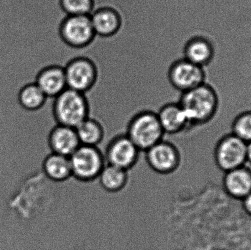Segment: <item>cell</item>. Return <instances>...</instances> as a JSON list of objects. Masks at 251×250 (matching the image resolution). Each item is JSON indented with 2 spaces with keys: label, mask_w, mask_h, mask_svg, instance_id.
I'll use <instances>...</instances> for the list:
<instances>
[{
  "label": "cell",
  "mask_w": 251,
  "mask_h": 250,
  "mask_svg": "<svg viewBox=\"0 0 251 250\" xmlns=\"http://www.w3.org/2000/svg\"><path fill=\"white\" fill-rule=\"evenodd\" d=\"M183 58L193 64L203 67L213 58L214 48L212 43L203 37H193L188 40L183 49Z\"/></svg>",
  "instance_id": "obj_16"
},
{
  "label": "cell",
  "mask_w": 251,
  "mask_h": 250,
  "mask_svg": "<svg viewBox=\"0 0 251 250\" xmlns=\"http://www.w3.org/2000/svg\"><path fill=\"white\" fill-rule=\"evenodd\" d=\"M91 22L97 36L108 38L116 35L122 26L120 12L112 6H101L91 14Z\"/></svg>",
  "instance_id": "obj_12"
},
{
  "label": "cell",
  "mask_w": 251,
  "mask_h": 250,
  "mask_svg": "<svg viewBox=\"0 0 251 250\" xmlns=\"http://www.w3.org/2000/svg\"><path fill=\"white\" fill-rule=\"evenodd\" d=\"M43 172L46 177L54 183H64L72 178L70 159L51 153L43 161Z\"/></svg>",
  "instance_id": "obj_17"
},
{
  "label": "cell",
  "mask_w": 251,
  "mask_h": 250,
  "mask_svg": "<svg viewBox=\"0 0 251 250\" xmlns=\"http://www.w3.org/2000/svg\"><path fill=\"white\" fill-rule=\"evenodd\" d=\"M178 102L191 128L207 123L218 110V95L212 87L205 83L182 92Z\"/></svg>",
  "instance_id": "obj_1"
},
{
  "label": "cell",
  "mask_w": 251,
  "mask_h": 250,
  "mask_svg": "<svg viewBox=\"0 0 251 250\" xmlns=\"http://www.w3.org/2000/svg\"><path fill=\"white\" fill-rule=\"evenodd\" d=\"M47 98L35 82L25 85L18 95V101L21 107L31 112L42 108L45 105Z\"/></svg>",
  "instance_id": "obj_20"
},
{
  "label": "cell",
  "mask_w": 251,
  "mask_h": 250,
  "mask_svg": "<svg viewBox=\"0 0 251 250\" xmlns=\"http://www.w3.org/2000/svg\"><path fill=\"white\" fill-rule=\"evenodd\" d=\"M125 134L141 152L147 151L165 136L156 112L149 110H140L131 116Z\"/></svg>",
  "instance_id": "obj_3"
},
{
  "label": "cell",
  "mask_w": 251,
  "mask_h": 250,
  "mask_svg": "<svg viewBox=\"0 0 251 250\" xmlns=\"http://www.w3.org/2000/svg\"><path fill=\"white\" fill-rule=\"evenodd\" d=\"M63 67L69 89L86 94L94 88L98 81V67L89 57H74Z\"/></svg>",
  "instance_id": "obj_7"
},
{
  "label": "cell",
  "mask_w": 251,
  "mask_h": 250,
  "mask_svg": "<svg viewBox=\"0 0 251 250\" xmlns=\"http://www.w3.org/2000/svg\"><path fill=\"white\" fill-rule=\"evenodd\" d=\"M246 148L247 143L232 133L223 136L215 150L217 166L225 173L245 166Z\"/></svg>",
  "instance_id": "obj_9"
},
{
  "label": "cell",
  "mask_w": 251,
  "mask_h": 250,
  "mask_svg": "<svg viewBox=\"0 0 251 250\" xmlns=\"http://www.w3.org/2000/svg\"><path fill=\"white\" fill-rule=\"evenodd\" d=\"M242 201H243V209L251 217V192Z\"/></svg>",
  "instance_id": "obj_23"
},
{
  "label": "cell",
  "mask_w": 251,
  "mask_h": 250,
  "mask_svg": "<svg viewBox=\"0 0 251 250\" xmlns=\"http://www.w3.org/2000/svg\"><path fill=\"white\" fill-rule=\"evenodd\" d=\"M90 16H66L63 18L59 25L58 33L66 45L80 49L94 42L97 35Z\"/></svg>",
  "instance_id": "obj_6"
},
{
  "label": "cell",
  "mask_w": 251,
  "mask_h": 250,
  "mask_svg": "<svg viewBox=\"0 0 251 250\" xmlns=\"http://www.w3.org/2000/svg\"><path fill=\"white\" fill-rule=\"evenodd\" d=\"M80 145L99 147L105 136V129L97 119L90 116L76 128Z\"/></svg>",
  "instance_id": "obj_19"
},
{
  "label": "cell",
  "mask_w": 251,
  "mask_h": 250,
  "mask_svg": "<svg viewBox=\"0 0 251 250\" xmlns=\"http://www.w3.org/2000/svg\"><path fill=\"white\" fill-rule=\"evenodd\" d=\"M145 160L151 170L161 176L175 174L182 163V156L176 145L164 138L145 151Z\"/></svg>",
  "instance_id": "obj_5"
},
{
  "label": "cell",
  "mask_w": 251,
  "mask_h": 250,
  "mask_svg": "<svg viewBox=\"0 0 251 250\" xmlns=\"http://www.w3.org/2000/svg\"><path fill=\"white\" fill-rule=\"evenodd\" d=\"M223 184L230 197L243 201L251 192V170L243 166L226 172Z\"/></svg>",
  "instance_id": "obj_15"
},
{
  "label": "cell",
  "mask_w": 251,
  "mask_h": 250,
  "mask_svg": "<svg viewBox=\"0 0 251 250\" xmlns=\"http://www.w3.org/2000/svg\"><path fill=\"white\" fill-rule=\"evenodd\" d=\"M54 99L52 114L57 124L76 129L91 116V105L86 94L67 88Z\"/></svg>",
  "instance_id": "obj_2"
},
{
  "label": "cell",
  "mask_w": 251,
  "mask_h": 250,
  "mask_svg": "<svg viewBox=\"0 0 251 250\" xmlns=\"http://www.w3.org/2000/svg\"><path fill=\"white\" fill-rule=\"evenodd\" d=\"M48 145L51 153L70 157L80 142L75 128L56 124L49 134Z\"/></svg>",
  "instance_id": "obj_14"
},
{
  "label": "cell",
  "mask_w": 251,
  "mask_h": 250,
  "mask_svg": "<svg viewBox=\"0 0 251 250\" xmlns=\"http://www.w3.org/2000/svg\"><path fill=\"white\" fill-rule=\"evenodd\" d=\"M246 161L251 164V142L247 144V148H246Z\"/></svg>",
  "instance_id": "obj_24"
},
{
  "label": "cell",
  "mask_w": 251,
  "mask_h": 250,
  "mask_svg": "<svg viewBox=\"0 0 251 250\" xmlns=\"http://www.w3.org/2000/svg\"><path fill=\"white\" fill-rule=\"evenodd\" d=\"M103 153L106 164L129 172L138 163L141 151L128 136L123 133L111 138Z\"/></svg>",
  "instance_id": "obj_8"
},
{
  "label": "cell",
  "mask_w": 251,
  "mask_h": 250,
  "mask_svg": "<svg viewBox=\"0 0 251 250\" xmlns=\"http://www.w3.org/2000/svg\"><path fill=\"white\" fill-rule=\"evenodd\" d=\"M69 159L72 178L81 183L97 181L106 165L104 153L99 147L80 145Z\"/></svg>",
  "instance_id": "obj_4"
},
{
  "label": "cell",
  "mask_w": 251,
  "mask_h": 250,
  "mask_svg": "<svg viewBox=\"0 0 251 250\" xmlns=\"http://www.w3.org/2000/svg\"><path fill=\"white\" fill-rule=\"evenodd\" d=\"M156 114L165 135L175 136L191 129L185 113L178 102L163 104Z\"/></svg>",
  "instance_id": "obj_11"
},
{
  "label": "cell",
  "mask_w": 251,
  "mask_h": 250,
  "mask_svg": "<svg viewBox=\"0 0 251 250\" xmlns=\"http://www.w3.org/2000/svg\"><path fill=\"white\" fill-rule=\"evenodd\" d=\"M35 83L47 98H55L68 88L64 67L59 65L46 66L38 72Z\"/></svg>",
  "instance_id": "obj_13"
},
{
  "label": "cell",
  "mask_w": 251,
  "mask_h": 250,
  "mask_svg": "<svg viewBox=\"0 0 251 250\" xmlns=\"http://www.w3.org/2000/svg\"><path fill=\"white\" fill-rule=\"evenodd\" d=\"M66 16H90L95 10V0H59Z\"/></svg>",
  "instance_id": "obj_21"
},
{
  "label": "cell",
  "mask_w": 251,
  "mask_h": 250,
  "mask_svg": "<svg viewBox=\"0 0 251 250\" xmlns=\"http://www.w3.org/2000/svg\"><path fill=\"white\" fill-rule=\"evenodd\" d=\"M97 181L104 192L118 194L123 192L129 182L128 171L106 164Z\"/></svg>",
  "instance_id": "obj_18"
},
{
  "label": "cell",
  "mask_w": 251,
  "mask_h": 250,
  "mask_svg": "<svg viewBox=\"0 0 251 250\" xmlns=\"http://www.w3.org/2000/svg\"><path fill=\"white\" fill-rule=\"evenodd\" d=\"M168 79L174 89L182 93L205 83L204 70L186 59H178L170 65Z\"/></svg>",
  "instance_id": "obj_10"
},
{
  "label": "cell",
  "mask_w": 251,
  "mask_h": 250,
  "mask_svg": "<svg viewBox=\"0 0 251 250\" xmlns=\"http://www.w3.org/2000/svg\"><path fill=\"white\" fill-rule=\"evenodd\" d=\"M232 134L246 142H251V111L240 113L232 124Z\"/></svg>",
  "instance_id": "obj_22"
}]
</instances>
